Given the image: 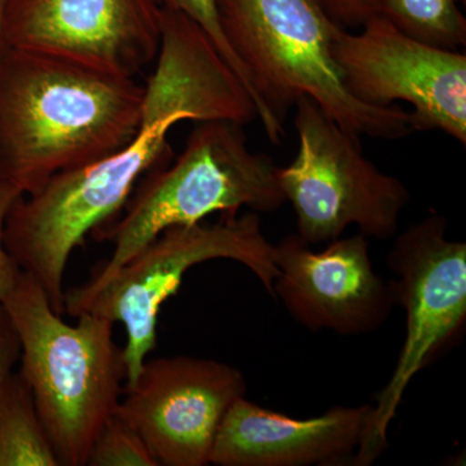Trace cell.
<instances>
[{"mask_svg": "<svg viewBox=\"0 0 466 466\" xmlns=\"http://www.w3.org/2000/svg\"><path fill=\"white\" fill-rule=\"evenodd\" d=\"M247 390L241 370L222 361L152 359L126 383L115 413L140 434L159 466H205L227 410Z\"/></svg>", "mask_w": 466, "mask_h": 466, "instance_id": "10", "label": "cell"}, {"mask_svg": "<svg viewBox=\"0 0 466 466\" xmlns=\"http://www.w3.org/2000/svg\"><path fill=\"white\" fill-rule=\"evenodd\" d=\"M144 86L45 52L0 54V179L23 195L124 148L142 128Z\"/></svg>", "mask_w": 466, "mask_h": 466, "instance_id": "1", "label": "cell"}, {"mask_svg": "<svg viewBox=\"0 0 466 466\" xmlns=\"http://www.w3.org/2000/svg\"><path fill=\"white\" fill-rule=\"evenodd\" d=\"M9 0H0V54L8 47L5 38V17H7Z\"/></svg>", "mask_w": 466, "mask_h": 466, "instance_id": "22", "label": "cell"}, {"mask_svg": "<svg viewBox=\"0 0 466 466\" xmlns=\"http://www.w3.org/2000/svg\"><path fill=\"white\" fill-rule=\"evenodd\" d=\"M226 41L240 61L269 142L280 144L284 121L308 96L342 128L375 139L400 140L415 131L410 112L355 99L332 55L339 24L321 0H218Z\"/></svg>", "mask_w": 466, "mask_h": 466, "instance_id": "2", "label": "cell"}, {"mask_svg": "<svg viewBox=\"0 0 466 466\" xmlns=\"http://www.w3.org/2000/svg\"><path fill=\"white\" fill-rule=\"evenodd\" d=\"M2 302L20 339L18 373L32 391L60 466L86 465L124 392V349L113 339L115 324L92 314L66 324L41 284L24 271Z\"/></svg>", "mask_w": 466, "mask_h": 466, "instance_id": "3", "label": "cell"}, {"mask_svg": "<svg viewBox=\"0 0 466 466\" xmlns=\"http://www.w3.org/2000/svg\"><path fill=\"white\" fill-rule=\"evenodd\" d=\"M465 0H379V15L410 38L456 51L466 45Z\"/></svg>", "mask_w": 466, "mask_h": 466, "instance_id": "16", "label": "cell"}, {"mask_svg": "<svg viewBox=\"0 0 466 466\" xmlns=\"http://www.w3.org/2000/svg\"><path fill=\"white\" fill-rule=\"evenodd\" d=\"M328 15L339 26L360 29L379 15V0H321Z\"/></svg>", "mask_w": 466, "mask_h": 466, "instance_id": "20", "label": "cell"}, {"mask_svg": "<svg viewBox=\"0 0 466 466\" xmlns=\"http://www.w3.org/2000/svg\"><path fill=\"white\" fill-rule=\"evenodd\" d=\"M155 72L144 86L142 127L162 121L258 119L254 101L216 43L195 20L159 8Z\"/></svg>", "mask_w": 466, "mask_h": 466, "instance_id": "13", "label": "cell"}, {"mask_svg": "<svg viewBox=\"0 0 466 466\" xmlns=\"http://www.w3.org/2000/svg\"><path fill=\"white\" fill-rule=\"evenodd\" d=\"M275 299L312 332L372 333L395 308L391 283L373 268L363 233L336 238L320 251L293 233L275 244Z\"/></svg>", "mask_w": 466, "mask_h": 466, "instance_id": "12", "label": "cell"}, {"mask_svg": "<svg viewBox=\"0 0 466 466\" xmlns=\"http://www.w3.org/2000/svg\"><path fill=\"white\" fill-rule=\"evenodd\" d=\"M244 126L217 119L198 122L173 164L150 168L135 187L116 222L94 231L113 244L108 259L86 283L106 280L159 233L201 223L208 216H238L242 208L274 213L283 207L278 167L248 146Z\"/></svg>", "mask_w": 466, "mask_h": 466, "instance_id": "4", "label": "cell"}, {"mask_svg": "<svg viewBox=\"0 0 466 466\" xmlns=\"http://www.w3.org/2000/svg\"><path fill=\"white\" fill-rule=\"evenodd\" d=\"M406 336L390 380L377 395L355 466H370L388 447V431L417 373L443 357L466 328V244L447 238V219L431 214L397 236L386 257Z\"/></svg>", "mask_w": 466, "mask_h": 466, "instance_id": "7", "label": "cell"}, {"mask_svg": "<svg viewBox=\"0 0 466 466\" xmlns=\"http://www.w3.org/2000/svg\"><path fill=\"white\" fill-rule=\"evenodd\" d=\"M332 55L355 99L375 106L406 101L415 131H443L465 147V54L410 38L377 15L359 34L337 26Z\"/></svg>", "mask_w": 466, "mask_h": 466, "instance_id": "9", "label": "cell"}, {"mask_svg": "<svg viewBox=\"0 0 466 466\" xmlns=\"http://www.w3.org/2000/svg\"><path fill=\"white\" fill-rule=\"evenodd\" d=\"M0 466H60L20 373L0 389Z\"/></svg>", "mask_w": 466, "mask_h": 466, "instance_id": "15", "label": "cell"}, {"mask_svg": "<svg viewBox=\"0 0 466 466\" xmlns=\"http://www.w3.org/2000/svg\"><path fill=\"white\" fill-rule=\"evenodd\" d=\"M213 259L248 267L274 297L275 244L263 233L258 214L250 211L222 216L213 225L165 229L106 280L66 290L64 312L76 318L96 315L124 325L126 383H131L157 345L162 305L177 293L192 267Z\"/></svg>", "mask_w": 466, "mask_h": 466, "instance_id": "5", "label": "cell"}, {"mask_svg": "<svg viewBox=\"0 0 466 466\" xmlns=\"http://www.w3.org/2000/svg\"><path fill=\"white\" fill-rule=\"evenodd\" d=\"M175 121L143 126L112 155L61 171L12 208L5 244L21 271L33 276L57 314H64L67 262L86 236L112 222L150 168L170 162Z\"/></svg>", "mask_w": 466, "mask_h": 466, "instance_id": "6", "label": "cell"}, {"mask_svg": "<svg viewBox=\"0 0 466 466\" xmlns=\"http://www.w3.org/2000/svg\"><path fill=\"white\" fill-rule=\"evenodd\" d=\"M8 47L45 52L135 78L159 47L153 0H9Z\"/></svg>", "mask_w": 466, "mask_h": 466, "instance_id": "11", "label": "cell"}, {"mask_svg": "<svg viewBox=\"0 0 466 466\" xmlns=\"http://www.w3.org/2000/svg\"><path fill=\"white\" fill-rule=\"evenodd\" d=\"M23 196L16 187L0 179V300L11 291L21 274V269L5 249V231L12 208Z\"/></svg>", "mask_w": 466, "mask_h": 466, "instance_id": "19", "label": "cell"}, {"mask_svg": "<svg viewBox=\"0 0 466 466\" xmlns=\"http://www.w3.org/2000/svg\"><path fill=\"white\" fill-rule=\"evenodd\" d=\"M294 106L299 152L278 167V179L296 214L297 235L311 247L341 238L351 226L367 238H394L410 201L407 187L364 157L360 137L314 100L302 96Z\"/></svg>", "mask_w": 466, "mask_h": 466, "instance_id": "8", "label": "cell"}, {"mask_svg": "<svg viewBox=\"0 0 466 466\" xmlns=\"http://www.w3.org/2000/svg\"><path fill=\"white\" fill-rule=\"evenodd\" d=\"M372 410V404L337 406L311 419H293L240 398L220 422L210 464L354 465Z\"/></svg>", "mask_w": 466, "mask_h": 466, "instance_id": "14", "label": "cell"}, {"mask_svg": "<svg viewBox=\"0 0 466 466\" xmlns=\"http://www.w3.org/2000/svg\"><path fill=\"white\" fill-rule=\"evenodd\" d=\"M88 466H159L140 434L116 413L92 443Z\"/></svg>", "mask_w": 466, "mask_h": 466, "instance_id": "17", "label": "cell"}, {"mask_svg": "<svg viewBox=\"0 0 466 466\" xmlns=\"http://www.w3.org/2000/svg\"><path fill=\"white\" fill-rule=\"evenodd\" d=\"M153 2L159 8L183 12L184 15L195 20L216 43L218 51L220 52L227 64L231 66L236 76L240 78L242 85L249 92L250 97L254 101L253 91H251L249 82H248L244 67L233 54L231 47L226 41L222 27H220L219 16H218V0H153ZM254 106H256V103H254Z\"/></svg>", "mask_w": 466, "mask_h": 466, "instance_id": "18", "label": "cell"}, {"mask_svg": "<svg viewBox=\"0 0 466 466\" xmlns=\"http://www.w3.org/2000/svg\"><path fill=\"white\" fill-rule=\"evenodd\" d=\"M20 339L5 303L0 300V389L14 372L20 360Z\"/></svg>", "mask_w": 466, "mask_h": 466, "instance_id": "21", "label": "cell"}]
</instances>
